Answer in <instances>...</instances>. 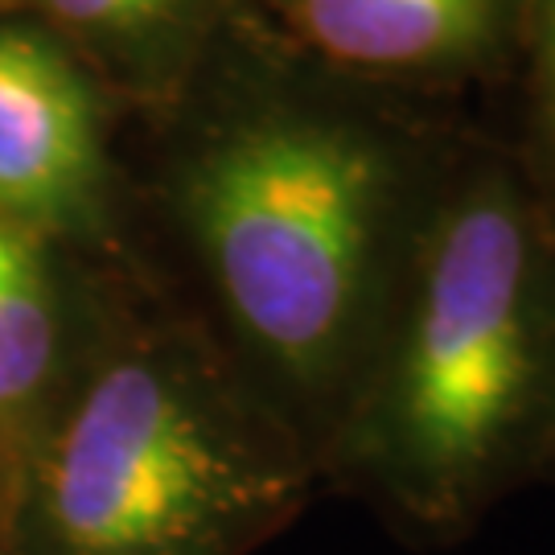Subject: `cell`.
I'll list each match as a JSON object with an SVG mask.
<instances>
[{
    "label": "cell",
    "mask_w": 555,
    "mask_h": 555,
    "mask_svg": "<svg viewBox=\"0 0 555 555\" xmlns=\"http://www.w3.org/2000/svg\"><path fill=\"white\" fill-rule=\"evenodd\" d=\"M515 62L527 75V137L515 144L555 206V0H527Z\"/></svg>",
    "instance_id": "cell-7"
},
{
    "label": "cell",
    "mask_w": 555,
    "mask_h": 555,
    "mask_svg": "<svg viewBox=\"0 0 555 555\" xmlns=\"http://www.w3.org/2000/svg\"><path fill=\"white\" fill-rule=\"evenodd\" d=\"M539 486H555V444H552V456H547V465H543V481Z\"/></svg>",
    "instance_id": "cell-9"
},
{
    "label": "cell",
    "mask_w": 555,
    "mask_h": 555,
    "mask_svg": "<svg viewBox=\"0 0 555 555\" xmlns=\"http://www.w3.org/2000/svg\"><path fill=\"white\" fill-rule=\"evenodd\" d=\"M313 449L198 346L116 354L38 477L46 555H247L300 511Z\"/></svg>",
    "instance_id": "cell-3"
},
{
    "label": "cell",
    "mask_w": 555,
    "mask_h": 555,
    "mask_svg": "<svg viewBox=\"0 0 555 555\" xmlns=\"http://www.w3.org/2000/svg\"><path fill=\"white\" fill-rule=\"evenodd\" d=\"M297 41L358 82H477L515 62L527 0H276Z\"/></svg>",
    "instance_id": "cell-4"
},
{
    "label": "cell",
    "mask_w": 555,
    "mask_h": 555,
    "mask_svg": "<svg viewBox=\"0 0 555 555\" xmlns=\"http://www.w3.org/2000/svg\"><path fill=\"white\" fill-rule=\"evenodd\" d=\"M555 444V206L515 140L469 132L330 456L428 547L461 543Z\"/></svg>",
    "instance_id": "cell-2"
},
{
    "label": "cell",
    "mask_w": 555,
    "mask_h": 555,
    "mask_svg": "<svg viewBox=\"0 0 555 555\" xmlns=\"http://www.w3.org/2000/svg\"><path fill=\"white\" fill-rule=\"evenodd\" d=\"M469 128L256 82L202 124L173 206L256 391L330 444Z\"/></svg>",
    "instance_id": "cell-1"
},
{
    "label": "cell",
    "mask_w": 555,
    "mask_h": 555,
    "mask_svg": "<svg viewBox=\"0 0 555 555\" xmlns=\"http://www.w3.org/2000/svg\"><path fill=\"white\" fill-rule=\"evenodd\" d=\"M59 313L38 235L0 219V424L29 412L54 371Z\"/></svg>",
    "instance_id": "cell-6"
},
{
    "label": "cell",
    "mask_w": 555,
    "mask_h": 555,
    "mask_svg": "<svg viewBox=\"0 0 555 555\" xmlns=\"http://www.w3.org/2000/svg\"><path fill=\"white\" fill-rule=\"evenodd\" d=\"M62 21L107 29V34H144L173 29L198 9L202 0H46Z\"/></svg>",
    "instance_id": "cell-8"
},
{
    "label": "cell",
    "mask_w": 555,
    "mask_h": 555,
    "mask_svg": "<svg viewBox=\"0 0 555 555\" xmlns=\"http://www.w3.org/2000/svg\"><path fill=\"white\" fill-rule=\"evenodd\" d=\"M100 181V116L79 70L46 38L0 25V219L79 222Z\"/></svg>",
    "instance_id": "cell-5"
}]
</instances>
